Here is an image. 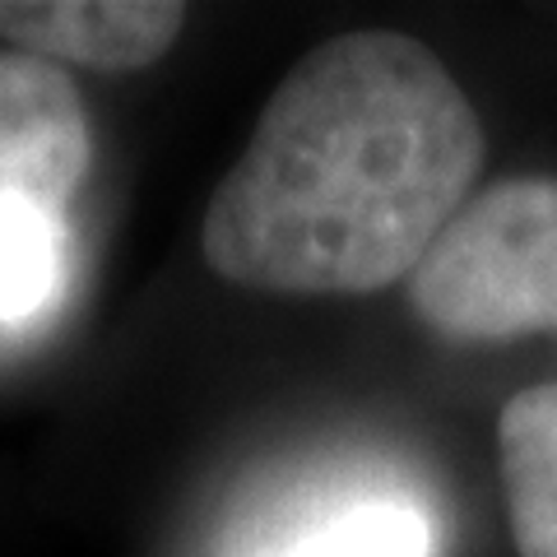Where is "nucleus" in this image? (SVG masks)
<instances>
[{"instance_id": "nucleus-1", "label": "nucleus", "mask_w": 557, "mask_h": 557, "mask_svg": "<svg viewBox=\"0 0 557 557\" xmlns=\"http://www.w3.org/2000/svg\"><path fill=\"white\" fill-rule=\"evenodd\" d=\"M483 159V121L442 57L391 28L339 33L278 79L209 196L205 265L278 298L409 284Z\"/></svg>"}, {"instance_id": "nucleus-2", "label": "nucleus", "mask_w": 557, "mask_h": 557, "mask_svg": "<svg viewBox=\"0 0 557 557\" xmlns=\"http://www.w3.org/2000/svg\"><path fill=\"white\" fill-rule=\"evenodd\" d=\"M409 307L450 344L557 335V177L469 196L413 270Z\"/></svg>"}, {"instance_id": "nucleus-3", "label": "nucleus", "mask_w": 557, "mask_h": 557, "mask_svg": "<svg viewBox=\"0 0 557 557\" xmlns=\"http://www.w3.org/2000/svg\"><path fill=\"white\" fill-rule=\"evenodd\" d=\"M89 159V112L65 70L0 51V196H28L65 214Z\"/></svg>"}, {"instance_id": "nucleus-4", "label": "nucleus", "mask_w": 557, "mask_h": 557, "mask_svg": "<svg viewBox=\"0 0 557 557\" xmlns=\"http://www.w3.org/2000/svg\"><path fill=\"white\" fill-rule=\"evenodd\" d=\"M182 28L186 5L177 0H0V38L14 51L98 75L149 70Z\"/></svg>"}, {"instance_id": "nucleus-5", "label": "nucleus", "mask_w": 557, "mask_h": 557, "mask_svg": "<svg viewBox=\"0 0 557 557\" xmlns=\"http://www.w3.org/2000/svg\"><path fill=\"white\" fill-rule=\"evenodd\" d=\"M497 460L520 557H557V381L516 391L497 418Z\"/></svg>"}, {"instance_id": "nucleus-6", "label": "nucleus", "mask_w": 557, "mask_h": 557, "mask_svg": "<svg viewBox=\"0 0 557 557\" xmlns=\"http://www.w3.org/2000/svg\"><path fill=\"white\" fill-rule=\"evenodd\" d=\"M65 270V219L28 196H0V325L51 302Z\"/></svg>"}, {"instance_id": "nucleus-7", "label": "nucleus", "mask_w": 557, "mask_h": 557, "mask_svg": "<svg viewBox=\"0 0 557 557\" xmlns=\"http://www.w3.org/2000/svg\"><path fill=\"white\" fill-rule=\"evenodd\" d=\"M428 548L432 539L423 516L405 507H358L307 534L284 557H428Z\"/></svg>"}]
</instances>
